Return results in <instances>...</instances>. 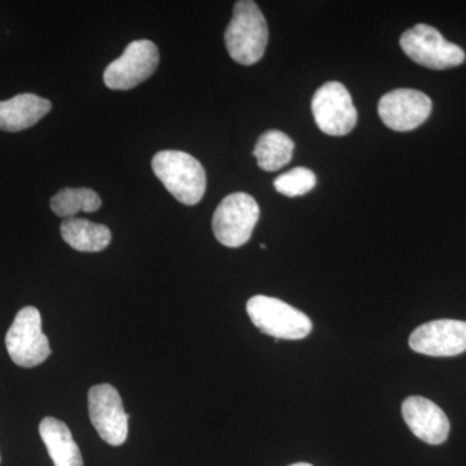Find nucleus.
Segmentation results:
<instances>
[{
  "mask_svg": "<svg viewBox=\"0 0 466 466\" xmlns=\"http://www.w3.org/2000/svg\"><path fill=\"white\" fill-rule=\"evenodd\" d=\"M260 249H266V245L265 244H260Z\"/></svg>",
  "mask_w": 466,
  "mask_h": 466,
  "instance_id": "aec40b11",
  "label": "nucleus"
},
{
  "mask_svg": "<svg viewBox=\"0 0 466 466\" xmlns=\"http://www.w3.org/2000/svg\"><path fill=\"white\" fill-rule=\"evenodd\" d=\"M400 47L410 60L429 69H450L465 61L461 47L446 41L435 27L426 24H419L404 32Z\"/></svg>",
  "mask_w": 466,
  "mask_h": 466,
  "instance_id": "423d86ee",
  "label": "nucleus"
},
{
  "mask_svg": "<svg viewBox=\"0 0 466 466\" xmlns=\"http://www.w3.org/2000/svg\"><path fill=\"white\" fill-rule=\"evenodd\" d=\"M410 348L429 357H456L466 351V321L441 319L420 325L410 337Z\"/></svg>",
  "mask_w": 466,
  "mask_h": 466,
  "instance_id": "9b49d317",
  "label": "nucleus"
},
{
  "mask_svg": "<svg viewBox=\"0 0 466 466\" xmlns=\"http://www.w3.org/2000/svg\"><path fill=\"white\" fill-rule=\"evenodd\" d=\"M293 150V140L287 134L279 130H268L260 135L254 147L253 155L262 170L274 173L289 164Z\"/></svg>",
  "mask_w": 466,
  "mask_h": 466,
  "instance_id": "dca6fc26",
  "label": "nucleus"
},
{
  "mask_svg": "<svg viewBox=\"0 0 466 466\" xmlns=\"http://www.w3.org/2000/svg\"><path fill=\"white\" fill-rule=\"evenodd\" d=\"M158 63V48L155 43L147 39L131 42L122 56L106 66L104 82L110 90H131L147 81L157 70Z\"/></svg>",
  "mask_w": 466,
  "mask_h": 466,
  "instance_id": "6e6552de",
  "label": "nucleus"
},
{
  "mask_svg": "<svg viewBox=\"0 0 466 466\" xmlns=\"http://www.w3.org/2000/svg\"><path fill=\"white\" fill-rule=\"evenodd\" d=\"M51 208L57 217L75 218L79 211L94 213L101 207V198L94 189L64 188L51 198Z\"/></svg>",
  "mask_w": 466,
  "mask_h": 466,
  "instance_id": "f3484780",
  "label": "nucleus"
},
{
  "mask_svg": "<svg viewBox=\"0 0 466 466\" xmlns=\"http://www.w3.org/2000/svg\"><path fill=\"white\" fill-rule=\"evenodd\" d=\"M401 415L410 431L425 443L437 446L449 438V417L434 401L422 397H408L401 404Z\"/></svg>",
  "mask_w": 466,
  "mask_h": 466,
  "instance_id": "f8f14e48",
  "label": "nucleus"
},
{
  "mask_svg": "<svg viewBox=\"0 0 466 466\" xmlns=\"http://www.w3.org/2000/svg\"><path fill=\"white\" fill-rule=\"evenodd\" d=\"M153 173L184 205L198 204L207 191V173L193 156L182 150H161L152 159Z\"/></svg>",
  "mask_w": 466,
  "mask_h": 466,
  "instance_id": "f03ea898",
  "label": "nucleus"
},
{
  "mask_svg": "<svg viewBox=\"0 0 466 466\" xmlns=\"http://www.w3.org/2000/svg\"><path fill=\"white\" fill-rule=\"evenodd\" d=\"M258 202L250 195L236 192L227 196L213 217L214 236L227 248H240L247 244L258 223Z\"/></svg>",
  "mask_w": 466,
  "mask_h": 466,
  "instance_id": "39448f33",
  "label": "nucleus"
},
{
  "mask_svg": "<svg viewBox=\"0 0 466 466\" xmlns=\"http://www.w3.org/2000/svg\"><path fill=\"white\" fill-rule=\"evenodd\" d=\"M225 41L229 56L241 66H253L263 57L268 43V26L256 2L236 3Z\"/></svg>",
  "mask_w": 466,
  "mask_h": 466,
  "instance_id": "f257e3e1",
  "label": "nucleus"
},
{
  "mask_svg": "<svg viewBox=\"0 0 466 466\" xmlns=\"http://www.w3.org/2000/svg\"><path fill=\"white\" fill-rule=\"evenodd\" d=\"M51 101L34 94H20L0 101V130L18 133L38 124L51 112Z\"/></svg>",
  "mask_w": 466,
  "mask_h": 466,
  "instance_id": "ddd939ff",
  "label": "nucleus"
},
{
  "mask_svg": "<svg viewBox=\"0 0 466 466\" xmlns=\"http://www.w3.org/2000/svg\"><path fill=\"white\" fill-rule=\"evenodd\" d=\"M317 186V177L309 168L296 167L276 177V191L288 198H299L306 195Z\"/></svg>",
  "mask_w": 466,
  "mask_h": 466,
  "instance_id": "a211bd4d",
  "label": "nucleus"
},
{
  "mask_svg": "<svg viewBox=\"0 0 466 466\" xmlns=\"http://www.w3.org/2000/svg\"><path fill=\"white\" fill-rule=\"evenodd\" d=\"M289 466H314L311 464H308V462H297V464L289 465Z\"/></svg>",
  "mask_w": 466,
  "mask_h": 466,
  "instance_id": "6ab92c4d",
  "label": "nucleus"
},
{
  "mask_svg": "<svg viewBox=\"0 0 466 466\" xmlns=\"http://www.w3.org/2000/svg\"><path fill=\"white\" fill-rule=\"evenodd\" d=\"M39 434L55 466H84L81 450L63 421L46 417L39 424Z\"/></svg>",
  "mask_w": 466,
  "mask_h": 466,
  "instance_id": "4468645a",
  "label": "nucleus"
},
{
  "mask_svg": "<svg viewBox=\"0 0 466 466\" xmlns=\"http://www.w3.org/2000/svg\"><path fill=\"white\" fill-rule=\"evenodd\" d=\"M251 323L260 332L276 339H306L312 330V321L299 309L274 297L254 296L247 303Z\"/></svg>",
  "mask_w": 466,
  "mask_h": 466,
  "instance_id": "7ed1b4c3",
  "label": "nucleus"
},
{
  "mask_svg": "<svg viewBox=\"0 0 466 466\" xmlns=\"http://www.w3.org/2000/svg\"><path fill=\"white\" fill-rule=\"evenodd\" d=\"M5 346L12 361L18 367L34 368L47 360L51 355L50 342L42 332L38 309L26 306L17 312L5 334Z\"/></svg>",
  "mask_w": 466,
  "mask_h": 466,
  "instance_id": "20e7f679",
  "label": "nucleus"
},
{
  "mask_svg": "<svg viewBox=\"0 0 466 466\" xmlns=\"http://www.w3.org/2000/svg\"><path fill=\"white\" fill-rule=\"evenodd\" d=\"M60 232L70 248L84 253L103 251L112 241V232L108 227L82 218H67L61 223Z\"/></svg>",
  "mask_w": 466,
  "mask_h": 466,
  "instance_id": "2eb2a0df",
  "label": "nucleus"
},
{
  "mask_svg": "<svg viewBox=\"0 0 466 466\" xmlns=\"http://www.w3.org/2000/svg\"><path fill=\"white\" fill-rule=\"evenodd\" d=\"M318 127L330 137H343L354 130L358 112L352 97L339 82H327L315 92L311 103Z\"/></svg>",
  "mask_w": 466,
  "mask_h": 466,
  "instance_id": "0eeeda50",
  "label": "nucleus"
},
{
  "mask_svg": "<svg viewBox=\"0 0 466 466\" xmlns=\"http://www.w3.org/2000/svg\"><path fill=\"white\" fill-rule=\"evenodd\" d=\"M431 108L433 104L424 92L398 88L383 95L379 103V115L389 128L404 133L424 124Z\"/></svg>",
  "mask_w": 466,
  "mask_h": 466,
  "instance_id": "9d476101",
  "label": "nucleus"
},
{
  "mask_svg": "<svg viewBox=\"0 0 466 466\" xmlns=\"http://www.w3.org/2000/svg\"><path fill=\"white\" fill-rule=\"evenodd\" d=\"M88 413L91 424L101 440L118 447L127 440L128 419L121 395L109 383L92 386L88 391Z\"/></svg>",
  "mask_w": 466,
  "mask_h": 466,
  "instance_id": "1a4fd4ad",
  "label": "nucleus"
}]
</instances>
